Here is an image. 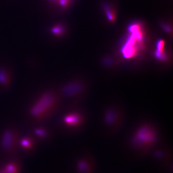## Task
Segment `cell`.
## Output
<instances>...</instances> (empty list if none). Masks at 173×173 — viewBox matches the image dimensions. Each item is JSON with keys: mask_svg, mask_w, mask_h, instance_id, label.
Instances as JSON below:
<instances>
[{"mask_svg": "<svg viewBox=\"0 0 173 173\" xmlns=\"http://www.w3.org/2000/svg\"><path fill=\"white\" fill-rule=\"evenodd\" d=\"M59 104V98L55 91H44L29 107L28 113L32 121L40 123L44 121L56 112Z\"/></svg>", "mask_w": 173, "mask_h": 173, "instance_id": "obj_1", "label": "cell"}, {"mask_svg": "<svg viewBox=\"0 0 173 173\" xmlns=\"http://www.w3.org/2000/svg\"><path fill=\"white\" fill-rule=\"evenodd\" d=\"M20 138L19 133L16 129L8 128L3 131L1 137V148L5 153H13L19 146Z\"/></svg>", "mask_w": 173, "mask_h": 173, "instance_id": "obj_2", "label": "cell"}, {"mask_svg": "<svg viewBox=\"0 0 173 173\" xmlns=\"http://www.w3.org/2000/svg\"><path fill=\"white\" fill-rule=\"evenodd\" d=\"M156 136L155 132L150 127L143 126L138 129L134 138V141L139 145L150 144L155 141Z\"/></svg>", "mask_w": 173, "mask_h": 173, "instance_id": "obj_3", "label": "cell"}, {"mask_svg": "<svg viewBox=\"0 0 173 173\" xmlns=\"http://www.w3.org/2000/svg\"><path fill=\"white\" fill-rule=\"evenodd\" d=\"M143 42L131 34L122 48L121 52L123 56L126 58L133 57L136 55Z\"/></svg>", "mask_w": 173, "mask_h": 173, "instance_id": "obj_4", "label": "cell"}, {"mask_svg": "<svg viewBox=\"0 0 173 173\" xmlns=\"http://www.w3.org/2000/svg\"><path fill=\"white\" fill-rule=\"evenodd\" d=\"M83 117L78 111H72L63 116L61 121L65 127L68 129H74L80 127L83 123Z\"/></svg>", "mask_w": 173, "mask_h": 173, "instance_id": "obj_5", "label": "cell"}, {"mask_svg": "<svg viewBox=\"0 0 173 173\" xmlns=\"http://www.w3.org/2000/svg\"><path fill=\"white\" fill-rule=\"evenodd\" d=\"M83 89V85L80 80H73L62 87L61 92L65 97L72 98L80 94Z\"/></svg>", "mask_w": 173, "mask_h": 173, "instance_id": "obj_6", "label": "cell"}, {"mask_svg": "<svg viewBox=\"0 0 173 173\" xmlns=\"http://www.w3.org/2000/svg\"><path fill=\"white\" fill-rule=\"evenodd\" d=\"M21 166L19 161L11 160L0 168V173H21Z\"/></svg>", "mask_w": 173, "mask_h": 173, "instance_id": "obj_7", "label": "cell"}, {"mask_svg": "<svg viewBox=\"0 0 173 173\" xmlns=\"http://www.w3.org/2000/svg\"><path fill=\"white\" fill-rule=\"evenodd\" d=\"M19 146L23 150L29 152L32 151L35 147V142L32 137L25 136L20 138Z\"/></svg>", "mask_w": 173, "mask_h": 173, "instance_id": "obj_8", "label": "cell"}, {"mask_svg": "<svg viewBox=\"0 0 173 173\" xmlns=\"http://www.w3.org/2000/svg\"><path fill=\"white\" fill-rule=\"evenodd\" d=\"M165 43L162 40H160L157 42L156 50L155 55L157 58L161 60H164L166 59V55L164 51Z\"/></svg>", "mask_w": 173, "mask_h": 173, "instance_id": "obj_9", "label": "cell"}, {"mask_svg": "<svg viewBox=\"0 0 173 173\" xmlns=\"http://www.w3.org/2000/svg\"><path fill=\"white\" fill-rule=\"evenodd\" d=\"M76 169L79 173H88L89 166L88 161L84 159L78 160L76 164Z\"/></svg>", "mask_w": 173, "mask_h": 173, "instance_id": "obj_10", "label": "cell"}, {"mask_svg": "<svg viewBox=\"0 0 173 173\" xmlns=\"http://www.w3.org/2000/svg\"><path fill=\"white\" fill-rule=\"evenodd\" d=\"M128 30L140 41H143V35L141 27L139 25L133 24L129 26Z\"/></svg>", "mask_w": 173, "mask_h": 173, "instance_id": "obj_11", "label": "cell"}, {"mask_svg": "<svg viewBox=\"0 0 173 173\" xmlns=\"http://www.w3.org/2000/svg\"><path fill=\"white\" fill-rule=\"evenodd\" d=\"M33 132L36 136L42 140L48 138L49 135L47 129L42 127L35 128Z\"/></svg>", "mask_w": 173, "mask_h": 173, "instance_id": "obj_12", "label": "cell"}, {"mask_svg": "<svg viewBox=\"0 0 173 173\" xmlns=\"http://www.w3.org/2000/svg\"><path fill=\"white\" fill-rule=\"evenodd\" d=\"M51 32L55 37H61L65 35L66 32V29L64 26L61 25H57L52 28Z\"/></svg>", "mask_w": 173, "mask_h": 173, "instance_id": "obj_13", "label": "cell"}, {"mask_svg": "<svg viewBox=\"0 0 173 173\" xmlns=\"http://www.w3.org/2000/svg\"><path fill=\"white\" fill-rule=\"evenodd\" d=\"M10 78L9 74L6 71L0 69V83L4 85H7L9 83Z\"/></svg>", "mask_w": 173, "mask_h": 173, "instance_id": "obj_14", "label": "cell"}, {"mask_svg": "<svg viewBox=\"0 0 173 173\" xmlns=\"http://www.w3.org/2000/svg\"><path fill=\"white\" fill-rule=\"evenodd\" d=\"M69 0H59L60 3L63 6H65L68 4Z\"/></svg>", "mask_w": 173, "mask_h": 173, "instance_id": "obj_15", "label": "cell"}]
</instances>
